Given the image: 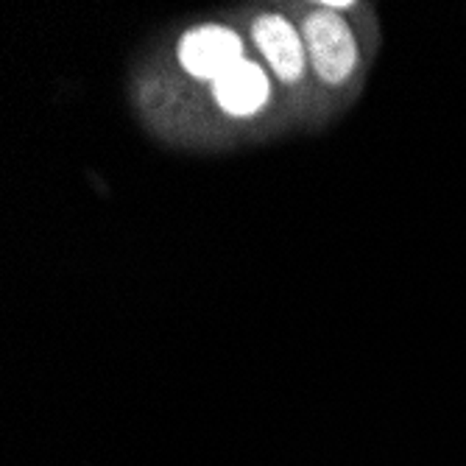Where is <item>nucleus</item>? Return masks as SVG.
<instances>
[{
    "label": "nucleus",
    "mask_w": 466,
    "mask_h": 466,
    "mask_svg": "<svg viewBox=\"0 0 466 466\" xmlns=\"http://www.w3.org/2000/svg\"><path fill=\"white\" fill-rule=\"evenodd\" d=\"M182 67L204 81H216L238 62H243V39L224 25H201L179 42Z\"/></svg>",
    "instance_id": "2"
},
{
    "label": "nucleus",
    "mask_w": 466,
    "mask_h": 466,
    "mask_svg": "<svg viewBox=\"0 0 466 466\" xmlns=\"http://www.w3.org/2000/svg\"><path fill=\"white\" fill-rule=\"evenodd\" d=\"M251 36H254V46L260 48V54L268 59V65L282 81L288 84L299 81L308 65V56H305L308 48L299 31H296L282 15H260L251 25Z\"/></svg>",
    "instance_id": "3"
},
{
    "label": "nucleus",
    "mask_w": 466,
    "mask_h": 466,
    "mask_svg": "<svg viewBox=\"0 0 466 466\" xmlns=\"http://www.w3.org/2000/svg\"><path fill=\"white\" fill-rule=\"evenodd\" d=\"M302 39L316 73L327 84H344L358 67V42L352 28L329 9H313L305 17Z\"/></svg>",
    "instance_id": "1"
},
{
    "label": "nucleus",
    "mask_w": 466,
    "mask_h": 466,
    "mask_svg": "<svg viewBox=\"0 0 466 466\" xmlns=\"http://www.w3.org/2000/svg\"><path fill=\"white\" fill-rule=\"evenodd\" d=\"M268 93H271L268 76L263 73L260 65H254L248 59L238 62L232 70H227L221 78L213 81V96L218 106L235 117H248L254 112H260L268 101Z\"/></svg>",
    "instance_id": "4"
},
{
    "label": "nucleus",
    "mask_w": 466,
    "mask_h": 466,
    "mask_svg": "<svg viewBox=\"0 0 466 466\" xmlns=\"http://www.w3.org/2000/svg\"><path fill=\"white\" fill-rule=\"evenodd\" d=\"M321 9H329V12H341V9H355L352 0H324V4H319Z\"/></svg>",
    "instance_id": "5"
}]
</instances>
